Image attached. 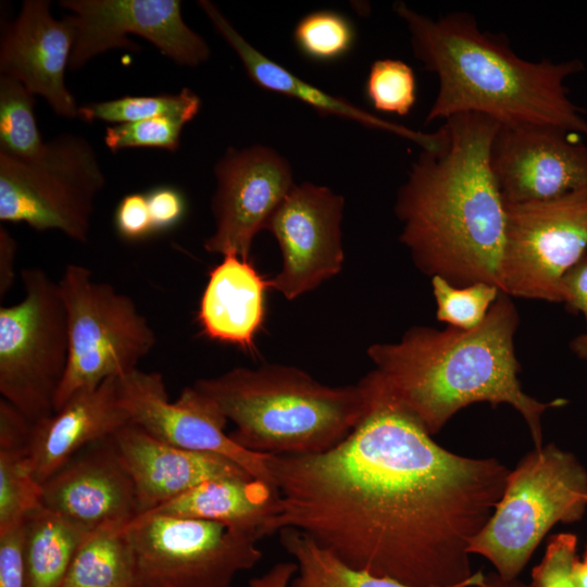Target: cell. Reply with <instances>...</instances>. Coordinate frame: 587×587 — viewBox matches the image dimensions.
I'll return each instance as SVG.
<instances>
[{
  "label": "cell",
  "mask_w": 587,
  "mask_h": 587,
  "mask_svg": "<svg viewBox=\"0 0 587 587\" xmlns=\"http://www.w3.org/2000/svg\"><path fill=\"white\" fill-rule=\"evenodd\" d=\"M66 309L70 357L54 412L74 395L138 369L157 336L134 300L93 278L78 264L65 266L59 282Z\"/></svg>",
  "instance_id": "52a82bcc"
},
{
  "label": "cell",
  "mask_w": 587,
  "mask_h": 587,
  "mask_svg": "<svg viewBox=\"0 0 587 587\" xmlns=\"http://www.w3.org/2000/svg\"><path fill=\"white\" fill-rule=\"evenodd\" d=\"M186 124L171 116L114 124L107 127L104 143L113 152L126 148H158L174 152L179 148L180 134Z\"/></svg>",
  "instance_id": "d6a6232c"
},
{
  "label": "cell",
  "mask_w": 587,
  "mask_h": 587,
  "mask_svg": "<svg viewBox=\"0 0 587 587\" xmlns=\"http://www.w3.org/2000/svg\"><path fill=\"white\" fill-rule=\"evenodd\" d=\"M192 386L235 424L240 447L271 455H309L340 444L370 410L362 385L332 387L288 365L235 367Z\"/></svg>",
  "instance_id": "5b68a950"
},
{
  "label": "cell",
  "mask_w": 587,
  "mask_h": 587,
  "mask_svg": "<svg viewBox=\"0 0 587 587\" xmlns=\"http://www.w3.org/2000/svg\"><path fill=\"white\" fill-rule=\"evenodd\" d=\"M432 287L437 304V320L464 330L483 323L501 292L491 284L455 286L440 276L432 277Z\"/></svg>",
  "instance_id": "4dcf8cb0"
},
{
  "label": "cell",
  "mask_w": 587,
  "mask_h": 587,
  "mask_svg": "<svg viewBox=\"0 0 587 587\" xmlns=\"http://www.w3.org/2000/svg\"><path fill=\"white\" fill-rule=\"evenodd\" d=\"M125 532L135 587H228L262 558L255 538L211 521L147 513Z\"/></svg>",
  "instance_id": "30bf717a"
},
{
  "label": "cell",
  "mask_w": 587,
  "mask_h": 587,
  "mask_svg": "<svg viewBox=\"0 0 587 587\" xmlns=\"http://www.w3.org/2000/svg\"><path fill=\"white\" fill-rule=\"evenodd\" d=\"M29 442L0 444V530L21 524L41 504L29 462Z\"/></svg>",
  "instance_id": "f1b7e54d"
},
{
  "label": "cell",
  "mask_w": 587,
  "mask_h": 587,
  "mask_svg": "<svg viewBox=\"0 0 587 587\" xmlns=\"http://www.w3.org/2000/svg\"><path fill=\"white\" fill-rule=\"evenodd\" d=\"M34 109L35 95L16 79L0 75V152L22 160L42 153L46 142Z\"/></svg>",
  "instance_id": "83f0119b"
},
{
  "label": "cell",
  "mask_w": 587,
  "mask_h": 587,
  "mask_svg": "<svg viewBox=\"0 0 587 587\" xmlns=\"http://www.w3.org/2000/svg\"><path fill=\"white\" fill-rule=\"evenodd\" d=\"M394 11L408 27L414 57L438 78L426 123L474 113L501 126H548L587 137V120L565 85L584 70L579 59L524 60L503 35L482 30L466 12L434 20L400 1Z\"/></svg>",
  "instance_id": "277c9868"
},
{
  "label": "cell",
  "mask_w": 587,
  "mask_h": 587,
  "mask_svg": "<svg viewBox=\"0 0 587 587\" xmlns=\"http://www.w3.org/2000/svg\"><path fill=\"white\" fill-rule=\"evenodd\" d=\"M473 587H527L516 579L504 580L497 573L485 575L484 580Z\"/></svg>",
  "instance_id": "60d3db41"
},
{
  "label": "cell",
  "mask_w": 587,
  "mask_h": 587,
  "mask_svg": "<svg viewBox=\"0 0 587 587\" xmlns=\"http://www.w3.org/2000/svg\"><path fill=\"white\" fill-rule=\"evenodd\" d=\"M126 526L89 532L79 545L63 587H135V564Z\"/></svg>",
  "instance_id": "484cf974"
},
{
  "label": "cell",
  "mask_w": 587,
  "mask_h": 587,
  "mask_svg": "<svg viewBox=\"0 0 587 587\" xmlns=\"http://www.w3.org/2000/svg\"><path fill=\"white\" fill-rule=\"evenodd\" d=\"M572 135L548 126L500 125L489 163L505 203L587 192V143Z\"/></svg>",
  "instance_id": "2e32d148"
},
{
  "label": "cell",
  "mask_w": 587,
  "mask_h": 587,
  "mask_svg": "<svg viewBox=\"0 0 587 587\" xmlns=\"http://www.w3.org/2000/svg\"><path fill=\"white\" fill-rule=\"evenodd\" d=\"M146 195L154 233L171 229L182 221L186 202L177 188L159 186Z\"/></svg>",
  "instance_id": "74e56055"
},
{
  "label": "cell",
  "mask_w": 587,
  "mask_h": 587,
  "mask_svg": "<svg viewBox=\"0 0 587 587\" xmlns=\"http://www.w3.org/2000/svg\"><path fill=\"white\" fill-rule=\"evenodd\" d=\"M297 570L296 562L276 563L261 576L252 578L249 587H289Z\"/></svg>",
  "instance_id": "ab89813d"
},
{
  "label": "cell",
  "mask_w": 587,
  "mask_h": 587,
  "mask_svg": "<svg viewBox=\"0 0 587 587\" xmlns=\"http://www.w3.org/2000/svg\"><path fill=\"white\" fill-rule=\"evenodd\" d=\"M114 224L117 234L126 240H140L154 233L147 195L134 192L118 202Z\"/></svg>",
  "instance_id": "d590c367"
},
{
  "label": "cell",
  "mask_w": 587,
  "mask_h": 587,
  "mask_svg": "<svg viewBox=\"0 0 587 587\" xmlns=\"http://www.w3.org/2000/svg\"><path fill=\"white\" fill-rule=\"evenodd\" d=\"M499 127L474 113L444 121L438 146L422 149L398 190L399 239L426 275L501 290L507 212L489 163Z\"/></svg>",
  "instance_id": "7a4b0ae2"
},
{
  "label": "cell",
  "mask_w": 587,
  "mask_h": 587,
  "mask_svg": "<svg viewBox=\"0 0 587 587\" xmlns=\"http://www.w3.org/2000/svg\"><path fill=\"white\" fill-rule=\"evenodd\" d=\"M198 5L205 13L216 32L236 52L248 77L259 87L302 101L321 115H334L371 128L390 132L417 143L421 149L430 150L438 146L440 139L438 130L434 133L413 130L403 125L379 118L377 115L362 110L342 98L321 90L254 48L237 32L214 3L200 0Z\"/></svg>",
  "instance_id": "44dd1931"
},
{
  "label": "cell",
  "mask_w": 587,
  "mask_h": 587,
  "mask_svg": "<svg viewBox=\"0 0 587 587\" xmlns=\"http://www.w3.org/2000/svg\"><path fill=\"white\" fill-rule=\"evenodd\" d=\"M60 7L72 13V71L112 49L139 51L128 35L148 40L178 65L196 67L210 57L207 41L185 23L180 1L62 0Z\"/></svg>",
  "instance_id": "7c38bea8"
},
{
  "label": "cell",
  "mask_w": 587,
  "mask_h": 587,
  "mask_svg": "<svg viewBox=\"0 0 587 587\" xmlns=\"http://www.w3.org/2000/svg\"><path fill=\"white\" fill-rule=\"evenodd\" d=\"M584 561H586V562H587V548H586V550H585V554H584Z\"/></svg>",
  "instance_id": "7bdbcfd3"
},
{
  "label": "cell",
  "mask_w": 587,
  "mask_h": 587,
  "mask_svg": "<svg viewBox=\"0 0 587 587\" xmlns=\"http://www.w3.org/2000/svg\"><path fill=\"white\" fill-rule=\"evenodd\" d=\"M563 290L566 309L580 312L587 325V253L564 276ZM571 349L578 358L587 360V330L572 340Z\"/></svg>",
  "instance_id": "8d00e7d4"
},
{
  "label": "cell",
  "mask_w": 587,
  "mask_h": 587,
  "mask_svg": "<svg viewBox=\"0 0 587 587\" xmlns=\"http://www.w3.org/2000/svg\"><path fill=\"white\" fill-rule=\"evenodd\" d=\"M104 183L92 145L79 135L54 137L33 160L0 152V221L86 242Z\"/></svg>",
  "instance_id": "9c48e42d"
},
{
  "label": "cell",
  "mask_w": 587,
  "mask_h": 587,
  "mask_svg": "<svg viewBox=\"0 0 587 587\" xmlns=\"http://www.w3.org/2000/svg\"><path fill=\"white\" fill-rule=\"evenodd\" d=\"M344 209V197L326 186L308 182L294 186L265 226L282 253L270 288L294 300L341 271Z\"/></svg>",
  "instance_id": "9a60e30c"
},
{
  "label": "cell",
  "mask_w": 587,
  "mask_h": 587,
  "mask_svg": "<svg viewBox=\"0 0 587 587\" xmlns=\"http://www.w3.org/2000/svg\"><path fill=\"white\" fill-rule=\"evenodd\" d=\"M370 405L325 452L268 454L280 495L273 533L301 530L350 566L410 587L467 582L470 545L510 470L494 458L445 449L400 410Z\"/></svg>",
  "instance_id": "6da1fadb"
},
{
  "label": "cell",
  "mask_w": 587,
  "mask_h": 587,
  "mask_svg": "<svg viewBox=\"0 0 587 587\" xmlns=\"http://www.w3.org/2000/svg\"><path fill=\"white\" fill-rule=\"evenodd\" d=\"M279 512L276 486L247 475L205 480L149 513L216 522L259 541L274 534Z\"/></svg>",
  "instance_id": "603a6c76"
},
{
  "label": "cell",
  "mask_w": 587,
  "mask_h": 587,
  "mask_svg": "<svg viewBox=\"0 0 587 587\" xmlns=\"http://www.w3.org/2000/svg\"><path fill=\"white\" fill-rule=\"evenodd\" d=\"M129 423L120 403L117 377L74 395L51 416L33 425L28 445L36 482L42 486L89 446L111 437Z\"/></svg>",
  "instance_id": "ffe728a7"
},
{
  "label": "cell",
  "mask_w": 587,
  "mask_h": 587,
  "mask_svg": "<svg viewBox=\"0 0 587 587\" xmlns=\"http://www.w3.org/2000/svg\"><path fill=\"white\" fill-rule=\"evenodd\" d=\"M50 7L48 0H25L17 17L2 24L0 75L41 96L59 116L76 118L79 107L65 85L74 28L68 15L55 20Z\"/></svg>",
  "instance_id": "e0dca14e"
},
{
  "label": "cell",
  "mask_w": 587,
  "mask_h": 587,
  "mask_svg": "<svg viewBox=\"0 0 587 587\" xmlns=\"http://www.w3.org/2000/svg\"><path fill=\"white\" fill-rule=\"evenodd\" d=\"M41 488L45 508L86 532L127 526L139 515L133 482L110 437L79 452Z\"/></svg>",
  "instance_id": "ac0fdd59"
},
{
  "label": "cell",
  "mask_w": 587,
  "mask_h": 587,
  "mask_svg": "<svg viewBox=\"0 0 587 587\" xmlns=\"http://www.w3.org/2000/svg\"><path fill=\"white\" fill-rule=\"evenodd\" d=\"M501 292L563 302V279L587 253V192L505 203Z\"/></svg>",
  "instance_id": "8fae6325"
},
{
  "label": "cell",
  "mask_w": 587,
  "mask_h": 587,
  "mask_svg": "<svg viewBox=\"0 0 587 587\" xmlns=\"http://www.w3.org/2000/svg\"><path fill=\"white\" fill-rule=\"evenodd\" d=\"M270 279L249 259L236 254L223 260L209 274L197 321L202 334L213 340L254 348V337L265 317V294Z\"/></svg>",
  "instance_id": "7402d4cb"
},
{
  "label": "cell",
  "mask_w": 587,
  "mask_h": 587,
  "mask_svg": "<svg viewBox=\"0 0 587 587\" xmlns=\"http://www.w3.org/2000/svg\"><path fill=\"white\" fill-rule=\"evenodd\" d=\"M88 533L43 505L30 512L24 522L26 587H63Z\"/></svg>",
  "instance_id": "cb8c5ba5"
},
{
  "label": "cell",
  "mask_w": 587,
  "mask_h": 587,
  "mask_svg": "<svg viewBox=\"0 0 587 587\" xmlns=\"http://www.w3.org/2000/svg\"><path fill=\"white\" fill-rule=\"evenodd\" d=\"M110 439L133 482L139 515L154 511L205 480L250 475L223 455L164 442L130 422Z\"/></svg>",
  "instance_id": "d6986e66"
},
{
  "label": "cell",
  "mask_w": 587,
  "mask_h": 587,
  "mask_svg": "<svg viewBox=\"0 0 587 587\" xmlns=\"http://www.w3.org/2000/svg\"><path fill=\"white\" fill-rule=\"evenodd\" d=\"M214 175L215 228L203 248L209 253L249 259L255 236L296 185L292 167L268 146L229 147L215 163Z\"/></svg>",
  "instance_id": "5bb4252c"
},
{
  "label": "cell",
  "mask_w": 587,
  "mask_h": 587,
  "mask_svg": "<svg viewBox=\"0 0 587 587\" xmlns=\"http://www.w3.org/2000/svg\"><path fill=\"white\" fill-rule=\"evenodd\" d=\"M24 522L0 530V587H26Z\"/></svg>",
  "instance_id": "e575fe53"
},
{
  "label": "cell",
  "mask_w": 587,
  "mask_h": 587,
  "mask_svg": "<svg viewBox=\"0 0 587 587\" xmlns=\"http://www.w3.org/2000/svg\"><path fill=\"white\" fill-rule=\"evenodd\" d=\"M278 534L283 548L298 566L289 587H410L350 566L301 530L284 528ZM484 578L478 571L467 582L452 587H473Z\"/></svg>",
  "instance_id": "d4e9b609"
},
{
  "label": "cell",
  "mask_w": 587,
  "mask_h": 587,
  "mask_svg": "<svg viewBox=\"0 0 587 587\" xmlns=\"http://www.w3.org/2000/svg\"><path fill=\"white\" fill-rule=\"evenodd\" d=\"M577 557V536L572 533L552 535L542 560L532 571L529 587H577L574 564Z\"/></svg>",
  "instance_id": "836d02e7"
},
{
  "label": "cell",
  "mask_w": 587,
  "mask_h": 587,
  "mask_svg": "<svg viewBox=\"0 0 587 587\" xmlns=\"http://www.w3.org/2000/svg\"><path fill=\"white\" fill-rule=\"evenodd\" d=\"M24 298L0 308V394L33 424L54 413L70 357L59 282L40 267L21 271Z\"/></svg>",
  "instance_id": "ba28073f"
},
{
  "label": "cell",
  "mask_w": 587,
  "mask_h": 587,
  "mask_svg": "<svg viewBox=\"0 0 587 587\" xmlns=\"http://www.w3.org/2000/svg\"><path fill=\"white\" fill-rule=\"evenodd\" d=\"M228 587H232V586H228Z\"/></svg>",
  "instance_id": "ee69618b"
},
{
  "label": "cell",
  "mask_w": 587,
  "mask_h": 587,
  "mask_svg": "<svg viewBox=\"0 0 587 587\" xmlns=\"http://www.w3.org/2000/svg\"><path fill=\"white\" fill-rule=\"evenodd\" d=\"M573 575L577 587H587V562L577 559L574 564Z\"/></svg>",
  "instance_id": "b9f144b4"
},
{
  "label": "cell",
  "mask_w": 587,
  "mask_h": 587,
  "mask_svg": "<svg viewBox=\"0 0 587 587\" xmlns=\"http://www.w3.org/2000/svg\"><path fill=\"white\" fill-rule=\"evenodd\" d=\"M587 511V471L553 444L535 448L510 471L503 494L469 551L486 558L504 580L516 579L547 533Z\"/></svg>",
  "instance_id": "8992f818"
},
{
  "label": "cell",
  "mask_w": 587,
  "mask_h": 587,
  "mask_svg": "<svg viewBox=\"0 0 587 587\" xmlns=\"http://www.w3.org/2000/svg\"><path fill=\"white\" fill-rule=\"evenodd\" d=\"M365 90L376 110L404 116L416 101L415 75L400 60L380 59L370 68Z\"/></svg>",
  "instance_id": "1f68e13d"
},
{
  "label": "cell",
  "mask_w": 587,
  "mask_h": 587,
  "mask_svg": "<svg viewBox=\"0 0 587 587\" xmlns=\"http://www.w3.org/2000/svg\"><path fill=\"white\" fill-rule=\"evenodd\" d=\"M519 322L510 296L500 292L473 329L415 326L398 342L370 346L375 369L359 383L370 403L407 413L432 436L472 403H507L524 417L535 448H540L542 413L566 400L540 402L523 391L514 350Z\"/></svg>",
  "instance_id": "3957f363"
},
{
  "label": "cell",
  "mask_w": 587,
  "mask_h": 587,
  "mask_svg": "<svg viewBox=\"0 0 587 587\" xmlns=\"http://www.w3.org/2000/svg\"><path fill=\"white\" fill-rule=\"evenodd\" d=\"M201 108L200 97L185 87L178 93L124 96L79 107V118L114 124L132 123L159 116H171L189 123Z\"/></svg>",
  "instance_id": "4316f807"
},
{
  "label": "cell",
  "mask_w": 587,
  "mask_h": 587,
  "mask_svg": "<svg viewBox=\"0 0 587 587\" xmlns=\"http://www.w3.org/2000/svg\"><path fill=\"white\" fill-rule=\"evenodd\" d=\"M17 246L11 234L0 225V298L8 295L15 283Z\"/></svg>",
  "instance_id": "f35d334b"
},
{
  "label": "cell",
  "mask_w": 587,
  "mask_h": 587,
  "mask_svg": "<svg viewBox=\"0 0 587 587\" xmlns=\"http://www.w3.org/2000/svg\"><path fill=\"white\" fill-rule=\"evenodd\" d=\"M355 39L351 22L342 14L321 10L303 16L295 27L299 51L316 62H332L346 55Z\"/></svg>",
  "instance_id": "f546056e"
},
{
  "label": "cell",
  "mask_w": 587,
  "mask_h": 587,
  "mask_svg": "<svg viewBox=\"0 0 587 587\" xmlns=\"http://www.w3.org/2000/svg\"><path fill=\"white\" fill-rule=\"evenodd\" d=\"M117 394L129 422L151 436L179 448L223 455L251 476L274 485L266 463L268 454L237 445L225 433L226 416L192 385L171 402L160 373L136 369L117 377Z\"/></svg>",
  "instance_id": "4fadbf2b"
}]
</instances>
